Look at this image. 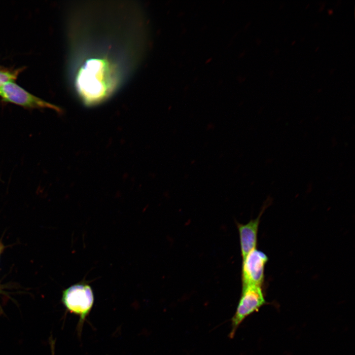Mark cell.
<instances>
[{
  "instance_id": "obj_1",
  "label": "cell",
  "mask_w": 355,
  "mask_h": 355,
  "mask_svg": "<svg viewBox=\"0 0 355 355\" xmlns=\"http://www.w3.org/2000/svg\"><path fill=\"white\" fill-rule=\"evenodd\" d=\"M62 301L68 311L79 317L77 328L80 332L83 322L94 305V296L91 287L83 283L73 284L63 291Z\"/></svg>"
},
{
  "instance_id": "obj_4",
  "label": "cell",
  "mask_w": 355,
  "mask_h": 355,
  "mask_svg": "<svg viewBox=\"0 0 355 355\" xmlns=\"http://www.w3.org/2000/svg\"><path fill=\"white\" fill-rule=\"evenodd\" d=\"M268 258L263 252L254 249L243 259V287L261 286L264 278V268Z\"/></svg>"
},
{
  "instance_id": "obj_5",
  "label": "cell",
  "mask_w": 355,
  "mask_h": 355,
  "mask_svg": "<svg viewBox=\"0 0 355 355\" xmlns=\"http://www.w3.org/2000/svg\"><path fill=\"white\" fill-rule=\"evenodd\" d=\"M261 215V214H260L256 218L250 220L245 224L238 225L243 259L250 251L256 248L258 228Z\"/></svg>"
},
{
  "instance_id": "obj_2",
  "label": "cell",
  "mask_w": 355,
  "mask_h": 355,
  "mask_svg": "<svg viewBox=\"0 0 355 355\" xmlns=\"http://www.w3.org/2000/svg\"><path fill=\"white\" fill-rule=\"evenodd\" d=\"M265 303L264 296L260 286L243 287L236 311L232 319L230 336L233 338L237 328L245 319L257 311Z\"/></svg>"
},
{
  "instance_id": "obj_3",
  "label": "cell",
  "mask_w": 355,
  "mask_h": 355,
  "mask_svg": "<svg viewBox=\"0 0 355 355\" xmlns=\"http://www.w3.org/2000/svg\"><path fill=\"white\" fill-rule=\"evenodd\" d=\"M0 96L5 102L27 108H48L59 112L62 111L60 107L33 95L13 81L0 87Z\"/></svg>"
},
{
  "instance_id": "obj_6",
  "label": "cell",
  "mask_w": 355,
  "mask_h": 355,
  "mask_svg": "<svg viewBox=\"0 0 355 355\" xmlns=\"http://www.w3.org/2000/svg\"></svg>"
}]
</instances>
